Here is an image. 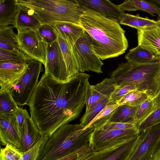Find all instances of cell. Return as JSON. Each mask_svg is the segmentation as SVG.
<instances>
[{"instance_id": "18", "label": "cell", "mask_w": 160, "mask_h": 160, "mask_svg": "<svg viewBox=\"0 0 160 160\" xmlns=\"http://www.w3.org/2000/svg\"><path fill=\"white\" fill-rule=\"evenodd\" d=\"M137 31L138 45L160 56V29L157 25Z\"/></svg>"}, {"instance_id": "30", "label": "cell", "mask_w": 160, "mask_h": 160, "mask_svg": "<svg viewBox=\"0 0 160 160\" xmlns=\"http://www.w3.org/2000/svg\"><path fill=\"white\" fill-rule=\"evenodd\" d=\"M110 102L109 99H105L97 103L90 108L86 110L80 120V124L85 128Z\"/></svg>"}, {"instance_id": "31", "label": "cell", "mask_w": 160, "mask_h": 160, "mask_svg": "<svg viewBox=\"0 0 160 160\" xmlns=\"http://www.w3.org/2000/svg\"><path fill=\"white\" fill-rule=\"evenodd\" d=\"M18 107L9 91L0 93V114L13 115Z\"/></svg>"}, {"instance_id": "14", "label": "cell", "mask_w": 160, "mask_h": 160, "mask_svg": "<svg viewBox=\"0 0 160 160\" xmlns=\"http://www.w3.org/2000/svg\"><path fill=\"white\" fill-rule=\"evenodd\" d=\"M84 10L92 11L119 22L124 12L108 0H76Z\"/></svg>"}, {"instance_id": "3", "label": "cell", "mask_w": 160, "mask_h": 160, "mask_svg": "<svg viewBox=\"0 0 160 160\" xmlns=\"http://www.w3.org/2000/svg\"><path fill=\"white\" fill-rule=\"evenodd\" d=\"M110 79L116 87L134 85L137 90L153 99L160 91V60L147 63L122 62L112 72Z\"/></svg>"}, {"instance_id": "39", "label": "cell", "mask_w": 160, "mask_h": 160, "mask_svg": "<svg viewBox=\"0 0 160 160\" xmlns=\"http://www.w3.org/2000/svg\"><path fill=\"white\" fill-rule=\"evenodd\" d=\"M137 127L134 124L118 122H106L99 127L104 130H124Z\"/></svg>"}, {"instance_id": "25", "label": "cell", "mask_w": 160, "mask_h": 160, "mask_svg": "<svg viewBox=\"0 0 160 160\" xmlns=\"http://www.w3.org/2000/svg\"><path fill=\"white\" fill-rule=\"evenodd\" d=\"M57 40L65 62L69 77L71 78L79 73L72 48L67 41L58 33Z\"/></svg>"}, {"instance_id": "7", "label": "cell", "mask_w": 160, "mask_h": 160, "mask_svg": "<svg viewBox=\"0 0 160 160\" xmlns=\"http://www.w3.org/2000/svg\"><path fill=\"white\" fill-rule=\"evenodd\" d=\"M72 49L79 72L91 71L102 73L101 68L103 63L94 51L91 38L86 31Z\"/></svg>"}, {"instance_id": "41", "label": "cell", "mask_w": 160, "mask_h": 160, "mask_svg": "<svg viewBox=\"0 0 160 160\" xmlns=\"http://www.w3.org/2000/svg\"><path fill=\"white\" fill-rule=\"evenodd\" d=\"M13 115L16 118L19 129L22 128L25 121L30 117L27 110L22 107H18Z\"/></svg>"}, {"instance_id": "2", "label": "cell", "mask_w": 160, "mask_h": 160, "mask_svg": "<svg viewBox=\"0 0 160 160\" xmlns=\"http://www.w3.org/2000/svg\"><path fill=\"white\" fill-rule=\"evenodd\" d=\"M80 24L90 36L93 48L101 60L117 57L128 46L120 23L92 11L84 10Z\"/></svg>"}, {"instance_id": "21", "label": "cell", "mask_w": 160, "mask_h": 160, "mask_svg": "<svg viewBox=\"0 0 160 160\" xmlns=\"http://www.w3.org/2000/svg\"><path fill=\"white\" fill-rule=\"evenodd\" d=\"M138 107L126 105H118L109 115L105 123H122L135 125V116Z\"/></svg>"}, {"instance_id": "33", "label": "cell", "mask_w": 160, "mask_h": 160, "mask_svg": "<svg viewBox=\"0 0 160 160\" xmlns=\"http://www.w3.org/2000/svg\"><path fill=\"white\" fill-rule=\"evenodd\" d=\"M31 59L21 51L16 52L0 48V61L25 62Z\"/></svg>"}, {"instance_id": "16", "label": "cell", "mask_w": 160, "mask_h": 160, "mask_svg": "<svg viewBox=\"0 0 160 160\" xmlns=\"http://www.w3.org/2000/svg\"><path fill=\"white\" fill-rule=\"evenodd\" d=\"M116 88L110 78H106L100 83L95 85H91L89 83L86 93V110L90 108L103 99L110 100Z\"/></svg>"}, {"instance_id": "44", "label": "cell", "mask_w": 160, "mask_h": 160, "mask_svg": "<svg viewBox=\"0 0 160 160\" xmlns=\"http://www.w3.org/2000/svg\"><path fill=\"white\" fill-rule=\"evenodd\" d=\"M157 26L160 29V17L159 20L157 21Z\"/></svg>"}, {"instance_id": "15", "label": "cell", "mask_w": 160, "mask_h": 160, "mask_svg": "<svg viewBox=\"0 0 160 160\" xmlns=\"http://www.w3.org/2000/svg\"><path fill=\"white\" fill-rule=\"evenodd\" d=\"M0 140L2 145L9 143L19 148V128L14 115L0 114Z\"/></svg>"}, {"instance_id": "4", "label": "cell", "mask_w": 160, "mask_h": 160, "mask_svg": "<svg viewBox=\"0 0 160 160\" xmlns=\"http://www.w3.org/2000/svg\"><path fill=\"white\" fill-rule=\"evenodd\" d=\"M42 25L53 28L56 23H70L80 25V18L84 10L76 0H17Z\"/></svg>"}, {"instance_id": "35", "label": "cell", "mask_w": 160, "mask_h": 160, "mask_svg": "<svg viewBox=\"0 0 160 160\" xmlns=\"http://www.w3.org/2000/svg\"><path fill=\"white\" fill-rule=\"evenodd\" d=\"M23 154L16 147L8 143L0 149V160H19Z\"/></svg>"}, {"instance_id": "23", "label": "cell", "mask_w": 160, "mask_h": 160, "mask_svg": "<svg viewBox=\"0 0 160 160\" xmlns=\"http://www.w3.org/2000/svg\"><path fill=\"white\" fill-rule=\"evenodd\" d=\"M118 6L120 9L124 12L141 10L152 16H154V14H156L160 17V8L155 3L146 1L125 0Z\"/></svg>"}, {"instance_id": "45", "label": "cell", "mask_w": 160, "mask_h": 160, "mask_svg": "<svg viewBox=\"0 0 160 160\" xmlns=\"http://www.w3.org/2000/svg\"><path fill=\"white\" fill-rule=\"evenodd\" d=\"M155 1V2H157L158 4H160V0H155V1Z\"/></svg>"}, {"instance_id": "12", "label": "cell", "mask_w": 160, "mask_h": 160, "mask_svg": "<svg viewBox=\"0 0 160 160\" xmlns=\"http://www.w3.org/2000/svg\"><path fill=\"white\" fill-rule=\"evenodd\" d=\"M45 73L55 79L65 81L69 78L66 65L58 40L47 44Z\"/></svg>"}, {"instance_id": "36", "label": "cell", "mask_w": 160, "mask_h": 160, "mask_svg": "<svg viewBox=\"0 0 160 160\" xmlns=\"http://www.w3.org/2000/svg\"><path fill=\"white\" fill-rule=\"evenodd\" d=\"M38 32L47 45L57 40L58 32L49 25H42Z\"/></svg>"}, {"instance_id": "5", "label": "cell", "mask_w": 160, "mask_h": 160, "mask_svg": "<svg viewBox=\"0 0 160 160\" xmlns=\"http://www.w3.org/2000/svg\"><path fill=\"white\" fill-rule=\"evenodd\" d=\"M95 128L80 124L61 126L48 137L37 160H55L73 152L88 142Z\"/></svg>"}, {"instance_id": "22", "label": "cell", "mask_w": 160, "mask_h": 160, "mask_svg": "<svg viewBox=\"0 0 160 160\" xmlns=\"http://www.w3.org/2000/svg\"><path fill=\"white\" fill-rule=\"evenodd\" d=\"M128 62L147 63L160 60V56L155 54L138 45L129 50L125 56Z\"/></svg>"}, {"instance_id": "28", "label": "cell", "mask_w": 160, "mask_h": 160, "mask_svg": "<svg viewBox=\"0 0 160 160\" xmlns=\"http://www.w3.org/2000/svg\"><path fill=\"white\" fill-rule=\"evenodd\" d=\"M155 110L152 98H148L138 106L135 116V124L138 127Z\"/></svg>"}, {"instance_id": "43", "label": "cell", "mask_w": 160, "mask_h": 160, "mask_svg": "<svg viewBox=\"0 0 160 160\" xmlns=\"http://www.w3.org/2000/svg\"><path fill=\"white\" fill-rule=\"evenodd\" d=\"M151 160H160V148L155 153Z\"/></svg>"}, {"instance_id": "32", "label": "cell", "mask_w": 160, "mask_h": 160, "mask_svg": "<svg viewBox=\"0 0 160 160\" xmlns=\"http://www.w3.org/2000/svg\"><path fill=\"white\" fill-rule=\"evenodd\" d=\"M118 105L117 103L110 102L85 128L89 126L93 127L95 128L100 127L105 122L107 118L109 115Z\"/></svg>"}, {"instance_id": "10", "label": "cell", "mask_w": 160, "mask_h": 160, "mask_svg": "<svg viewBox=\"0 0 160 160\" xmlns=\"http://www.w3.org/2000/svg\"><path fill=\"white\" fill-rule=\"evenodd\" d=\"M140 138L127 160H151L160 148V123L139 132Z\"/></svg>"}, {"instance_id": "19", "label": "cell", "mask_w": 160, "mask_h": 160, "mask_svg": "<svg viewBox=\"0 0 160 160\" xmlns=\"http://www.w3.org/2000/svg\"><path fill=\"white\" fill-rule=\"evenodd\" d=\"M13 25L17 31L24 29L38 31L42 26L39 21L29 13L25 8L20 5Z\"/></svg>"}, {"instance_id": "20", "label": "cell", "mask_w": 160, "mask_h": 160, "mask_svg": "<svg viewBox=\"0 0 160 160\" xmlns=\"http://www.w3.org/2000/svg\"><path fill=\"white\" fill-rule=\"evenodd\" d=\"M53 28L67 41L72 48L85 31L81 26L70 23H56Z\"/></svg>"}, {"instance_id": "26", "label": "cell", "mask_w": 160, "mask_h": 160, "mask_svg": "<svg viewBox=\"0 0 160 160\" xmlns=\"http://www.w3.org/2000/svg\"><path fill=\"white\" fill-rule=\"evenodd\" d=\"M14 28L13 25L0 28V48L19 52L17 34L13 30Z\"/></svg>"}, {"instance_id": "34", "label": "cell", "mask_w": 160, "mask_h": 160, "mask_svg": "<svg viewBox=\"0 0 160 160\" xmlns=\"http://www.w3.org/2000/svg\"><path fill=\"white\" fill-rule=\"evenodd\" d=\"M48 137L44 135L34 146L23 153L19 160H37L40 152L44 146Z\"/></svg>"}, {"instance_id": "17", "label": "cell", "mask_w": 160, "mask_h": 160, "mask_svg": "<svg viewBox=\"0 0 160 160\" xmlns=\"http://www.w3.org/2000/svg\"><path fill=\"white\" fill-rule=\"evenodd\" d=\"M19 131L20 146L18 149L23 153L34 146L43 136L31 117L25 121Z\"/></svg>"}, {"instance_id": "24", "label": "cell", "mask_w": 160, "mask_h": 160, "mask_svg": "<svg viewBox=\"0 0 160 160\" xmlns=\"http://www.w3.org/2000/svg\"><path fill=\"white\" fill-rule=\"evenodd\" d=\"M19 7L17 0H0V28L13 24Z\"/></svg>"}, {"instance_id": "6", "label": "cell", "mask_w": 160, "mask_h": 160, "mask_svg": "<svg viewBox=\"0 0 160 160\" xmlns=\"http://www.w3.org/2000/svg\"><path fill=\"white\" fill-rule=\"evenodd\" d=\"M28 68L25 74L12 86L9 91L18 106L28 105L38 82L40 73L43 71L42 63L37 60L28 62Z\"/></svg>"}, {"instance_id": "9", "label": "cell", "mask_w": 160, "mask_h": 160, "mask_svg": "<svg viewBox=\"0 0 160 160\" xmlns=\"http://www.w3.org/2000/svg\"><path fill=\"white\" fill-rule=\"evenodd\" d=\"M17 42L21 51L33 60L46 63L47 44L38 31L29 29L18 30Z\"/></svg>"}, {"instance_id": "11", "label": "cell", "mask_w": 160, "mask_h": 160, "mask_svg": "<svg viewBox=\"0 0 160 160\" xmlns=\"http://www.w3.org/2000/svg\"><path fill=\"white\" fill-rule=\"evenodd\" d=\"M139 138V133L128 140L104 150L94 152L90 148L78 160H127Z\"/></svg>"}, {"instance_id": "40", "label": "cell", "mask_w": 160, "mask_h": 160, "mask_svg": "<svg viewBox=\"0 0 160 160\" xmlns=\"http://www.w3.org/2000/svg\"><path fill=\"white\" fill-rule=\"evenodd\" d=\"M90 148L88 142L73 152L55 160H78L81 156Z\"/></svg>"}, {"instance_id": "42", "label": "cell", "mask_w": 160, "mask_h": 160, "mask_svg": "<svg viewBox=\"0 0 160 160\" xmlns=\"http://www.w3.org/2000/svg\"><path fill=\"white\" fill-rule=\"evenodd\" d=\"M152 99L154 105L155 110L160 107V91L157 96Z\"/></svg>"}, {"instance_id": "27", "label": "cell", "mask_w": 160, "mask_h": 160, "mask_svg": "<svg viewBox=\"0 0 160 160\" xmlns=\"http://www.w3.org/2000/svg\"><path fill=\"white\" fill-rule=\"evenodd\" d=\"M119 22L121 24L138 29L155 25L157 24V21L150 19L148 17H141L138 14L133 15L124 13Z\"/></svg>"}, {"instance_id": "8", "label": "cell", "mask_w": 160, "mask_h": 160, "mask_svg": "<svg viewBox=\"0 0 160 160\" xmlns=\"http://www.w3.org/2000/svg\"><path fill=\"white\" fill-rule=\"evenodd\" d=\"M139 133L137 127L109 131L95 128L89 139V146L94 152L104 150L128 140Z\"/></svg>"}, {"instance_id": "46", "label": "cell", "mask_w": 160, "mask_h": 160, "mask_svg": "<svg viewBox=\"0 0 160 160\" xmlns=\"http://www.w3.org/2000/svg\"></svg>"}, {"instance_id": "37", "label": "cell", "mask_w": 160, "mask_h": 160, "mask_svg": "<svg viewBox=\"0 0 160 160\" xmlns=\"http://www.w3.org/2000/svg\"><path fill=\"white\" fill-rule=\"evenodd\" d=\"M135 90H137V88L134 85H127L116 87L110 97V101L117 103L128 93Z\"/></svg>"}, {"instance_id": "29", "label": "cell", "mask_w": 160, "mask_h": 160, "mask_svg": "<svg viewBox=\"0 0 160 160\" xmlns=\"http://www.w3.org/2000/svg\"><path fill=\"white\" fill-rule=\"evenodd\" d=\"M149 98L145 93L137 90L128 93L117 103L119 105H126L132 107L138 106Z\"/></svg>"}, {"instance_id": "1", "label": "cell", "mask_w": 160, "mask_h": 160, "mask_svg": "<svg viewBox=\"0 0 160 160\" xmlns=\"http://www.w3.org/2000/svg\"><path fill=\"white\" fill-rule=\"evenodd\" d=\"M89 77L79 72L61 81L43 74L28 105L31 117L43 135L50 136L78 117L86 104Z\"/></svg>"}, {"instance_id": "13", "label": "cell", "mask_w": 160, "mask_h": 160, "mask_svg": "<svg viewBox=\"0 0 160 160\" xmlns=\"http://www.w3.org/2000/svg\"><path fill=\"white\" fill-rule=\"evenodd\" d=\"M28 67V62L0 61V93L9 91L25 74Z\"/></svg>"}, {"instance_id": "38", "label": "cell", "mask_w": 160, "mask_h": 160, "mask_svg": "<svg viewBox=\"0 0 160 160\" xmlns=\"http://www.w3.org/2000/svg\"><path fill=\"white\" fill-rule=\"evenodd\" d=\"M160 123V107L155 109L138 127L140 132Z\"/></svg>"}]
</instances>
